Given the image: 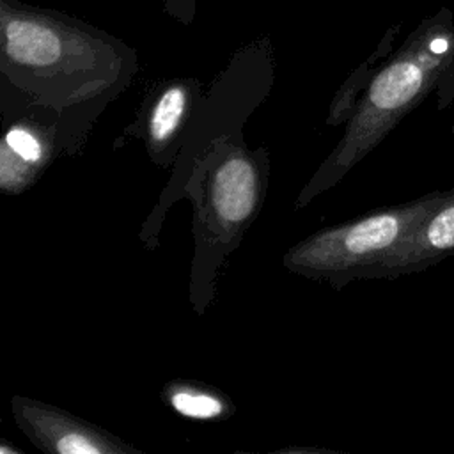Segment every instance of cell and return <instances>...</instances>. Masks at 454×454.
I'll list each match as a JSON object with an SVG mask.
<instances>
[{"instance_id": "6da1fadb", "label": "cell", "mask_w": 454, "mask_h": 454, "mask_svg": "<svg viewBox=\"0 0 454 454\" xmlns=\"http://www.w3.org/2000/svg\"><path fill=\"white\" fill-rule=\"evenodd\" d=\"M0 69L12 87L48 105L122 89L137 55L121 39L66 12L0 0Z\"/></svg>"}, {"instance_id": "7a4b0ae2", "label": "cell", "mask_w": 454, "mask_h": 454, "mask_svg": "<svg viewBox=\"0 0 454 454\" xmlns=\"http://www.w3.org/2000/svg\"><path fill=\"white\" fill-rule=\"evenodd\" d=\"M431 94L438 112L454 103V14L449 9L426 18L376 69L344 137L301 192L298 206L335 184Z\"/></svg>"}, {"instance_id": "3957f363", "label": "cell", "mask_w": 454, "mask_h": 454, "mask_svg": "<svg viewBox=\"0 0 454 454\" xmlns=\"http://www.w3.org/2000/svg\"><path fill=\"white\" fill-rule=\"evenodd\" d=\"M443 192H431L408 202L371 211L356 220L317 231L294 245L286 255L287 270L326 278L340 287L353 278H367L395 247L442 200Z\"/></svg>"}, {"instance_id": "277c9868", "label": "cell", "mask_w": 454, "mask_h": 454, "mask_svg": "<svg viewBox=\"0 0 454 454\" xmlns=\"http://www.w3.org/2000/svg\"><path fill=\"white\" fill-rule=\"evenodd\" d=\"M20 427L41 449L57 454H103L135 450L117 438L80 422L60 410L16 397L12 401Z\"/></svg>"}, {"instance_id": "5b68a950", "label": "cell", "mask_w": 454, "mask_h": 454, "mask_svg": "<svg viewBox=\"0 0 454 454\" xmlns=\"http://www.w3.org/2000/svg\"><path fill=\"white\" fill-rule=\"evenodd\" d=\"M450 255H454V188L443 192L442 200L385 261L372 268L367 278L426 271Z\"/></svg>"}, {"instance_id": "8992f818", "label": "cell", "mask_w": 454, "mask_h": 454, "mask_svg": "<svg viewBox=\"0 0 454 454\" xmlns=\"http://www.w3.org/2000/svg\"><path fill=\"white\" fill-rule=\"evenodd\" d=\"M259 199L261 183L252 156L231 154L216 165L209 184V207L216 227L238 232L255 215Z\"/></svg>"}, {"instance_id": "52a82bcc", "label": "cell", "mask_w": 454, "mask_h": 454, "mask_svg": "<svg viewBox=\"0 0 454 454\" xmlns=\"http://www.w3.org/2000/svg\"><path fill=\"white\" fill-rule=\"evenodd\" d=\"M192 92L193 82L188 80L170 82L158 92L147 117L149 144L153 147L158 149L174 137L186 115L192 101Z\"/></svg>"}, {"instance_id": "ba28073f", "label": "cell", "mask_w": 454, "mask_h": 454, "mask_svg": "<svg viewBox=\"0 0 454 454\" xmlns=\"http://www.w3.org/2000/svg\"><path fill=\"white\" fill-rule=\"evenodd\" d=\"M168 404L179 413L188 419L197 420H211L225 415V401L220 395H215L207 390L177 385L168 394Z\"/></svg>"}, {"instance_id": "9c48e42d", "label": "cell", "mask_w": 454, "mask_h": 454, "mask_svg": "<svg viewBox=\"0 0 454 454\" xmlns=\"http://www.w3.org/2000/svg\"><path fill=\"white\" fill-rule=\"evenodd\" d=\"M2 151L9 153L12 161L20 163L23 168L41 163L44 156V147L39 137L23 126H12L7 129L2 144Z\"/></svg>"}, {"instance_id": "30bf717a", "label": "cell", "mask_w": 454, "mask_h": 454, "mask_svg": "<svg viewBox=\"0 0 454 454\" xmlns=\"http://www.w3.org/2000/svg\"><path fill=\"white\" fill-rule=\"evenodd\" d=\"M163 11L183 25H190L197 12V0H163Z\"/></svg>"}, {"instance_id": "8fae6325", "label": "cell", "mask_w": 454, "mask_h": 454, "mask_svg": "<svg viewBox=\"0 0 454 454\" xmlns=\"http://www.w3.org/2000/svg\"><path fill=\"white\" fill-rule=\"evenodd\" d=\"M450 135H452V145H454V122H452V128H450Z\"/></svg>"}]
</instances>
